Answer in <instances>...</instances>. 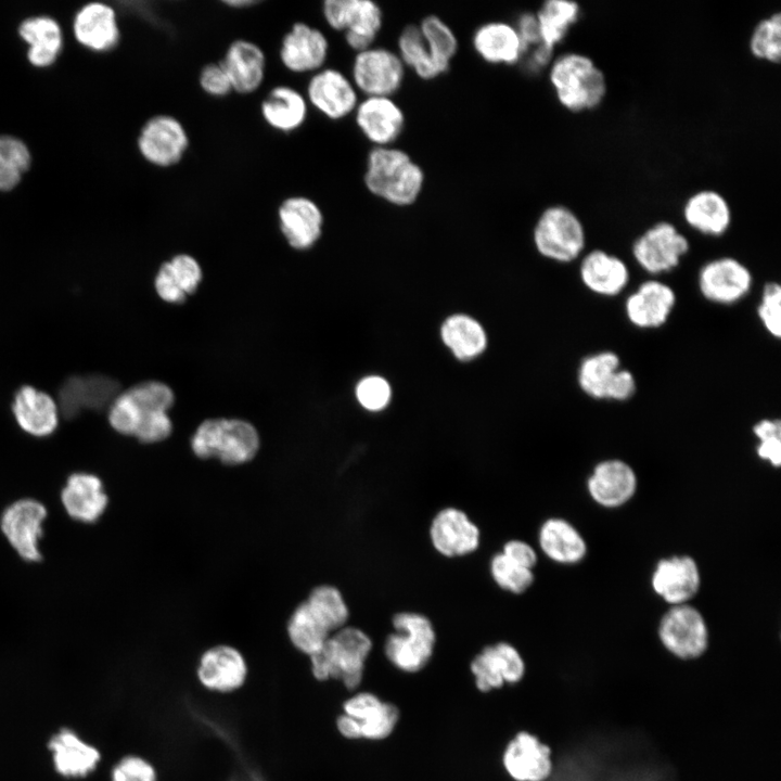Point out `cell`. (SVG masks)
Wrapping results in <instances>:
<instances>
[{
    "label": "cell",
    "mask_w": 781,
    "mask_h": 781,
    "mask_svg": "<svg viewBox=\"0 0 781 781\" xmlns=\"http://www.w3.org/2000/svg\"><path fill=\"white\" fill-rule=\"evenodd\" d=\"M175 402L172 389L161 381L138 383L119 394L107 408L114 431L140 443L155 444L172 433L168 411Z\"/></svg>",
    "instance_id": "1"
},
{
    "label": "cell",
    "mask_w": 781,
    "mask_h": 781,
    "mask_svg": "<svg viewBox=\"0 0 781 781\" xmlns=\"http://www.w3.org/2000/svg\"><path fill=\"white\" fill-rule=\"evenodd\" d=\"M366 189L394 206H410L420 197L425 174L405 150L392 146L372 148L363 172Z\"/></svg>",
    "instance_id": "2"
},
{
    "label": "cell",
    "mask_w": 781,
    "mask_h": 781,
    "mask_svg": "<svg viewBox=\"0 0 781 781\" xmlns=\"http://www.w3.org/2000/svg\"><path fill=\"white\" fill-rule=\"evenodd\" d=\"M372 646L371 638L363 630L346 625L308 657L310 675L317 682L338 681L347 691L355 692L363 681Z\"/></svg>",
    "instance_id": "3"
},
{
    "label": "cell",
    "mask_w": 781,
    "mask_h": 781,
    "mask_svg": "<svg viewBox=\"0 0 781 781\" xmlns=\"http://www.w3.org/2000/svg\"><path fill=\"white\" fill-rule=\"evenodd\" d=\"M549 81L559 103L571 112L597 107L606 94L603 72L587 55L566 52L553 57Z\"/></svg>",
    "instance_id": "4"
},
{
    "label": "cell",
    "mask_w": 781,
    "mask_h": 781,
    "mask_svg": "<svg viewBox=\"0 0 781 781\" xmlns=\"http://www.w3.org/2000/svg\"><path fill=\"white\" fill-rule=\"evenodd\" d=\"M259 447L258 431L242 419H207L191 437V449L197 458L216 459L226 465H242L252 461Z\"/></svg>",
    "instance_id": "5"
},
{
    "label": "cell",
    "mask_w": 781,
    "mask_h": 781,
    "mask_svg": "<svg viewBox=\"0 0 781 781\" xmlns=\"http://www.w3.org/2000/svg\"><path fill=\"white\" fill-rule=\"evenodd\" d=\"M394 632L384 642L387 661L400 671L414 674L431 661L436 643L432 622L417 612H399L392 618Z\"/></svg>",
    "instance_id": "6"
},
{
    "label": "cell",
    "mask_w": 781,
    "mask_h": 781,
    "mask_svg": "<svg viewBox=\"0 0 781 781\" xmlns=\"http://www.w3.org/2000/svg\"><path fill=\"white\" fill-rule=\"evenodd\" d=\"M534 245L543 257L571 263L586 246V232L581 220L568 207L552 205L542 210L533 231Z\"/></svg>",
    "instance_id": "7"
},
{
    "label": "cell",
    "mask_w": 781,
    "mask_h": 781,
    "mask_svg": "<svg viewBox=\"0 0 781 781\" xmlns=\"http://www.w3.org/2000/svg\"><path fill=\"white\" fill-rule=\"evenodd\" d=\"M321 13L355 53L374 46L384 22L382 8L372 0H325Z\"/></svg>",
    "instance_id": "8"
},
{
    "label": "cell",
    "mask_w": 781,
    "mask_h": 781,
    "mask_svg": "<svg viewBox=\"0 0 781 781\" xmlns=\"http://www.w3.org/2000/svg\"><path fill=\"white\" fill-rule=\"evenodd\" d=\"M577 384L584 394L597 400L626 401L637 390L635 375L622 368L619 356L612 350L586 356L577 370Z\"/></svg>",
    "instance_id": "9"
},
{
    "label": "cell",
    "mask_w": 781,
    "mask_h": 781,
    "mask_svg": "<svg viewBox=\"0 0 781 781\" xmlns=\"http://www.w3.org/2000/svg\"><path fill=\"white\" fill-rule=\"evenodd\" d=\"M406 69L396 51L372 46L355 53L349 78L363 97L393 98L404 85Z\"/></svg>",
    "instance_id": "10"
},
{
    "label": "cell",
    "mask_w": 781,
    "mask_h": 781,
    "mask_svg": "<svg viewBox=\"0 0 781 781\" xmlns=\"http://www.w3.org/2000/svg\"><path fill=\"white\" fill-rule=\"evenodd\" d=\"M194 674L200 687L206 692L231 695L246 686L249 666L240 649L218 643L201 653Z\"/></svg>",
    "instance_id": "11"
},
{
    "label": "cell",
    "mask_w": 781,
    "mask_h": 781,
    "mask_svg": "<svg viewBox=\"0 0 781 781\" xmlns=\"http://www.w3.org/2000/svg\"><path fill=\"white\" fill-rule=\"evenodd\" d=\"M137 148L149 164L169 168L178 165L190 148L183 123L170 114H156L145 120L137 137Z\"/></svg>",
    "instance_id": "12"
},
{
    "label": "cell",
    "mask_w": 781,
    "mask_h": 781,
    "mask_svg": "<svg viewBox=\"0 0 781 781\" xmlns=\"http://www.w3.org/2000/svg\"><path fill=\"white\" fill-rule=\"evenodd\" d=\"M690 243L671 222L660 221L641 233L632 243L636 263L656 276L677 268L689 252Z\"/></svg>",
    "instance_id": "13"
},
{
    "label": "cell",
    "mask_w": 781,
    "mask_h": 781,
    "mask_svg": "<svg viewBox=\"0 0 781 781\" xmlns=\"http://www.w3.org/2000/svg\"><path fill=\"white\" fill-rule=\"evenodd\" d=\"M664 648L681 660L700 657L708 646V628L699 610L680 604L670 606L658 624Z\"/></svg>",
    "instance_id": "14"
},
{
    "label": "cell",
    "mask_w": 781,
    "mask_h": 781,
    "mask_svg": "<svg viewBox=\"0 0 781 781\" xmlns=\"http://www.w3.org/2000/svg\"><path fill=\"white\" fill-rule=\"evenodd\" d=\"M304 94L309 106L334 121L353 115L360 100L349 76L330 66L309 76Z\"/></svg>",
    "instance_id": "15"
},
{
    "label": "cell",
    "mask_w": 781,
    "mask_h": 781,
    "mask_svg": "<svg viewBox=\"0 0 781 781\" xmlns=\"http://www.w3.org/2000/svg\"><path fill=\"white\" fill-rule=\"evenodd\" d=\"M47 514L46 507L31 498L16 500L2 512L0 528L11 547L27 562L41 559L39 541Z\"/></svg>",
    "instance_id": "16"
},
{
    "label": "cell",
    "mask_w": 781,
    "mask_h": 781,
    "mask_svg": "<svg viewBox=\"0 0 781 781\" xmlns=\"http://www.w3.org/2000/svg\"><path fill=\"white\" fill-rule=\"evenodd\" d=\"M330 42L325 34L306 22H295L281 38L279 60L293 74H313L325 67Z\"/></svg>",
    "instance_id": "17"
},
{
    "label": "cell",
    "mask_w": 781,
    "mask_h": 781,
    "mask_svg": "<svg viewBox=\"0 0 781 781\" xmlns=\"http://www.w3.org/2000/svg\"><path fill=\"white\" fill-rule=\"evenodd\" d=\"M753 276L750 269L733 257H718L705 263L697 274L701 295L710 303L732 305L750 293Z\"/></svg>",
    "instance_id": "18"
},
{
    "label": "cell",
    "mask_w": 781,
    "mask_h": 781,
    "mask_svg": "<svg viewBox=\"0 0 781 781\" xmlns=\"http://www.w3.org/2000/svg\"><path fill=\"white\" fill-rule=\"evenodd\" d=\"M525 669L521 653L504 641L485 646L470 663L474 684L483 693L520 682Z\"/></svg>",
    "instance_id": "19"
},
{
    "label": "cell",
    "mask_w": 781,
    "mask_h": 781,
    "mask_svg": "<svg viewBox=\"0 0 781 781\" xmlns=\"http://www.w3.org/2000/svg\"><path fill=\"white\" fill-rule=\"evenodd\" d=\"M353 116L372 148L394 145L406 125L405 113L392 97H364L359 100Z\"/></svg>",
    "instance_id": "20"
},
{
    "label": "cell",
    "mask_w": 781,
    "mask_h": 781,
    "mask_svg": "<svg viewBox=\"0 0 781 781\" xmlns=\"http://www.w3.org/2000/svg\"><path fill=\"white\" fill-rule=\"evenodd\" d=\"M279 229L294 249L307 251L321 238L324 216L318 203L306 195H290L277 210Z\"/></svg>",
    "instance_id": "21"
},
{
    "label": "cell",
    "mask_w": 781,
    "mask_h": 781,
    "mask_svg": "<svg viewBox=\"0 0 781 781\" xmlns=\"http://www.w3.org/2000/svg\"><path fill=\"white\" fill-rule=\"evenodd\" d=\"M502 764L514 781H547L554 771L551 748L528 731L517 732L508 742Z\"/></svg>",
    "instance_id": "22"
},
{
    "label": "cell",
    "mask_w": 781,
    "mask_h": 781,
    "mask_svg": "<svg viewBox=\"0 0 781 781\" xmlns=\"http://www.w3.org/2000/svg\"><path fill=\"white\" fill-rule=\"evenodd\" d=\"M428 535L434 549L446 558L469 555L477 550L481 541L477 525L464 511L453 507L436 513Z\"/></svg>",
    "instance_id": "23"
},
{
    "label": "cell",
    "mask_w": 781,
    "mask_h": 781,
    "mask_svg": "<svg viewBox=\"0 0 781 781\" xmlns=\"http://www.w3.org/2000/svg\"><path fill=\"white\" fill-rule=\"evenodd\" d=\"M343 714L349 716L358 739L379 741L388 738L399 721V709L369 691H356L342 703Z\"/></svg>",
    "instance_id": "24"
},
{
    "label": "cell",
    "mask_w": 781,
    "mask_h": 781,
    "mask_svg": "<svg viewBox=\"0 0 781 781\" xmlns=\"http://www.w3.org/2000/svg\"><path fill=\"white\" fill-rule=\"evenodd\" d=\"M677 302L675 291L667 283L650 279L638 285L625 300L627 320L642 330L658 329L664 325Z\"/></svg>",
    "instance_id": "25"
},
{
    "label": "cell",
    "mask_w": 781,
    "mask_h": 781,
    "mask_svg": "<svg viewBox=\"0 0 781 781\" xmlns=\"http://www.w3.org/2000/svg\"><path fill=\"white\" fill-rule=\"evenodd\" d=\"M219 61L230 79L232 91L238 94L255 93L266 79V53L252 40L234 39L228 44Z\"/></svg>",
    "instance_id": "26"
},
{
    "label": "cell",
    "mask_w": 781,
    "mask_h": 781,
    "mask_svg": "<svg viewBox=\"0 0 781 781\" xmlns=\"http://www.w3.org/2000/svg\"><path fill=\"white\" fill-rule=\"evenodd\" d=\"M117 381L103 374L75 375L68 377L59 392L60 413L76 417L81 410L108 408L119 394Z\"/></svg>",
    "instance_id": "27"
},
{
    "label": "cell",
    "mask_w": 781,
    "mask_h": 781,
    "mask_svg": "<svg viewBox=\"0 0 781 781\" xmlns=\"http://www.w3.org/2000/svg\"><path fill=\"white\" fill-rule=\"evenodd\" d=\"M651 585L666 603L687 604L699 591L701 575L695 560L689 555H674L657 562Z\"/></svg>",
    "instance_id": "28"
},
{
    "label": "cell",
    "mask_w": 781,
    "mask_h": 781,
    "mask_svg": "<svg viewBox=\"0 0 781 781\" xmlns=\"http://www.w3.org/2000/svg\"><path fill=\"white\" fill-rule=\"evenodd\" d=\"M637 475L633 469L619 459L599 462L587 481L591 499L601 507L614 509L626 504L636 494Z\"/></svg>",
    "instance_id": "29"
},
{
    "label": "cell",
    "mask_w": 781,
    "mask_h": 781,
    "mask_svg": "<svg viewBox=\"0 0 781 781\" xmlns=\"http://www.w3.org/2000/svg\"><path fill=\"white\" fill-rule=\"evenodd\" d=\"M11 408L20 428L34 437L50 436L59 426L61 413L56 400L31 385L15 392Z\"/></svg>",
    "instance_id": "30"
},
{
    "label": "cell",
    "mask_w": 781,
    "mask_h": 781,
    "mask_svg": "<svg viewBox=\"0 0 781 781\" xmlns=\"http://www.w3.org/2000/svg\"><path fill=\"white\" fill-rule=\"evenodd\" d=\"M73 33L81 46L98 52L114 49L120 39L116 12L103 2L80 8L73 21Z\"/></svg>",
    "instance_id": "31"
},
{
    "label": "cell",
    "mask_w": 781,
    "mask_h": 781,
    "mask_svg": "<svg viewBox=\"0 0 781 781\" xmlns=\"http://www.w3.org/2000/svg\"><path fill=\"white\" fill-rule=\"evenodd\" d=\"M61 501L66 513L75 521L94 523L105 512L108 497L100 477L77 472L68 476L61 491Z\"/></svg>",
    "instance_id": "32"
},
{
    "label": "cell",
    "mask_w": 781,
    "mask_h": 781,
    "mask_svg": "<svg viewBox=\"0 0 781 781\" xmlns=\"http://www.w3.org/2000/svg\"><path fill=\"white\" fill-rule=\"evenodd\" d=\"M474 52L491 65L511 66L521 62L523 44L515 26L490 21L477 26L472 35Z\"/></svg>",
    "instance_id": "33"
},
{
    "label": "cell",
    "mask_w": 781,
    "mask_h": 781,
    "mask_svg": "<svg viewBox=\"0 0 781 781\" xmlns=\"http://www.w3.org/2000/svg\"><path fill=\"white\" fill-rule=\"evenodd\" d=\"M579 277L585 287L591 293L612 297L626 289L630 273L623 259L598 248L582 257Z\"/></svg>",
    "instance_id": "34"
},
{
    "label": "cell",
    "mask_w": 781,
    "mask_h": 781,
    "mask_svg": "<svg viewBox=\"0 0 781 781\" xmlns=\"http://www.w3.org/2000/svg\"><path fill=\"white\" fill-rule=\"evenodd\" d=\"M309 105L305 94L290 85L272 87L260 102V115L273 130L291 133L304 126Z\"/></svg>",
    "instance_id": "35"
},
{
    "label": "cell",
    "mask_w": 781,
    "mask_h": 781,
    "mask_svg": "<svg viewBox=\"0 0 781 781\" xmlns=\"http://www.w3.org/2000/svg\"><path fill=\"white\" fill-rule=\"evenodd\" d=\"M682 215L690 228L709 236L725 234L732 220L729 203L714 190L692 194L683 205Z\"/></svg>",
    "instance_id": "36"
},
{
    "label": "cell",
    "mask_w": 781,
    "mask_h": 781,
    "mask_svg": "<svg viewBox=\"0 0 781 781\" xmlns=\"http://www.w3.org/2000/svg\"><path fill=\"white\" fill-rule=\"evenodd\" d=\"M52 752L55 770L66 778H84L92 772L100 759V752L82 741L73 730L64 728L48 744Z\"/></svg>",
    "instance_id": "37"
},
{
    "label": "cell",
    "mask_w": 781,
    "mask_h": 781,
    "mask_svg": "<svg viewBox=\"0 0 781 781\" xmlns=\"http://www.w3.org/2000/svg\"><path fill=\"white\" fill-rule=\"evenodd\" d=\"M202 280L199 261L189 254H177L163 263L155 277L157 295L170 304H182Z\"/></svg>",
    "instance_id": "38"
},
{
    "label": "cell",
    "mask_w": 781,
    "mask_h": 781,
    "mask_svg": "<svg viewBox=\"0 0 781 781\" xmlns=\"http://www.w3.org/2000/svg\"><path fill=\"white\" fill-rule=\"evenodd\" d=\"M538 543L543 554L559 564L579 563L587 553V543L581 534L560 517L548 518L541 524Z\"/></svg>",
    "instance_id": "39"
},
{
    "label": "cell",
    "mask_w": 781,
    "mask_h": 781,
    "mask_svg": "<svg viewBox=\"0 0 781 781\" xmlns=\"http://www.w3.org/2000/svg\"><path fill=\"white\" fill-rule=\"evenodd\" d=\"M18 36L28 44L27 60L35 67L51 66L62 50L61 27L50 16L25 18L18 26Z\"/></svg>",
    "instance_id": "40"
},
{
    "label": "cell",
    "mask_w": 781,
    "mask_h": 781,
    "mask_svg": "<svg viewBox=\"0 0 781 781\" xmlns=\"http://www.w3.org/2000/svg\"><path fill=\"white\" fill-rule=\"evenodd\" d=\"M440 337L445 346L461 361L477 358L487 347L484 327L465 313H454L446 318L440 328Z\"/></svg>",
    "instance_id": "41"
},
{
    "label": "cell",
    "mask_w": 781,
    "mask_h": 781,
    "mask_svg": "<svg viewBox=\"0 0 781 781\" xmlns=\"http://www.w3.org/2000/svg\"><path fill=\"white\" fill-rule=\"evenodd\" d=\"M406 68L423 80H433L447 73L430 54L418 25L405 26L397 38V50Z\"/></svg>",
    "instance_id": "42"
},
{
    "label": "cell",
    "mask_w": 781,
    "mask_h": 781,
    "mask_svg": "<svg viewBox=\"0 0 781 781\" xmlns=\"http://www.w3.org/2000/svg\"><path fill=\"white\" fill-rule=\"evenodd\" d=\"M577 2L548 0L535 13L542 44L554 50L579 17Z\"/></svg>",
    "instance_id": "43"
},
{
    "label": "cell",
    "mask_w": 781,
    "mask_h": 781,
    "mask_svg": "<svg viewBox=\"0 0 781 781\" xmlns=\"http://www.w3.org/2000/svg\"><path fill=\"white\" fill-rule=\"evenodd\" d=\"M286 635L292 646L307 657L318 652L331 636L305 601L289 617Z\"/></svg>",
    "instance_id": "44"
},
{
    "label": "cell",
    "mask_w": 781,
    "mask_h": 781,
    "mask_svg": "<svg viewBox=\"0 0 781 781\" xmlns=\"http://www.w3.org/2000/svg\"><path fill=\"white\" fill-rule=\"evenodd\" d=\"M305 602L331 635L346 626L349 609L338 588L319 585L310 590Z\"/></svg>",
    "instance_id": "45"
},
{
    "label": "cell",
    "mask_w": 781,
    "mask_h": 781,
    "mask_svg": "<svg viewBox=\"0 0 781 781\" xmlns=\"http://www.w3.org/2000/svg\"><path fill=\"white\" fill-rule=\"evenodd\" d=\"M432 57L446 72L456 56L459 42L452 28L435 14L426 15L418 25Z\"/></svg>",
    "instance_id": "46"
},
{
    "label": "cell",
    "mask_w": 781,
    "mask_h": 781,
    "mask_svg": "<svg viewBox=\"0 0 781 781\" xmlns=\"http://www.w3.org/2000/svg\"><path fill=\"white\" fill-rule=\"evenodd\" d=\"M31 165V154L20 139L0 135V191H11Z\"/></svg>",
    "instance_id": "47"
},
{
    "label": "cell",
    "mask_w": 781,
    "mask_h": 781,
    "mask_svg": "<svg viewBox=\"0 0 781 781\" xmlns=\"http://www.w3.org/2000/svg\"><path fill=\"white\" fill-rule=\"evenodd\" d=\"M489 572L500 589L513 594L524 593L535 579L533 569L515 563L502 552L492 555Z\"/></svg>",
    "instance_id": "48"
},
{
    "label": "cell",
    "mask_w": 781,
    "mask_h": 781,
    "mask_svg": "<svg viewBox=\"0 0 781 781\" xmlns=\"http://www.w3.org/2000/svg\"><path fill=\"white\" fill-rule=\"evenodd\" d=\"M752 54L770 63H779L781 57V15L774 13L761 20L754 28L750 39Z\"/></svg>",
    "instance_id": "49"
},
{
    "label": "cell",
    "mask_w": 781,
    "mask_h": 781,
    "mask_svg": "<svg viewBox=\"0 0 781 781\" xmlns=\"http://www.w3.org/2000/svg\"><path fill=\"white\" fill-rule=\"evenodd\" d=\"M753 433L758 439L756 453L758 458L774 468L781 463V422L779 419H761L753 425Z\"/></svg>",
    "instance_id": "50"
},
{
    "label": "cell",
    "mask_w": 781,
    "mask_h": 781,
    "mask_svg": "<svg viewBox=\"0 0 781 781\" xmlns=\"http://www.w3.org/2000/svg\"><path fill=\"white\" fill-rule=\"evenodd\" d=\"M356 398L359 405L370 411L384 410L392 399V387L388 381L381 375H368L356 385Z\"/></svg>",
    "instance_id": "51"
},
{
    "label": "cell",
    "mask_w": 781,
    "mask_h": 781,
    "mask_svg": "<svg viewBox=\"0 0 781 781\" xmlns=\"http://www.w3.org/2000/svg\"><path fill=\"white\" fill-rule=\"evenodd\" d=\"M757 316L765 330L774 338L781 337V286L767 282L761 292Z\"/></svg>",
    "instance_id": "52"
},
{
    "label": "cell",
    "mask_w": 781,
    "mask_h": 781,
    "mask_svg": "<svg viewBox=\"0 0 781 781\" xmlns=\"http://www.w3.org/2000/svg\"><path fill=\"white\" fill-rule=\"evenodd\" d=\"M112 781H159L156 766L148 758L129 754L112 769Z\"/></svg>",
    "instance_id": "53"
},
{
    "label": "cell",
    "mask_w": 781,
    "mask_h": 781,
    "mask_svg": "<svg viewBox=\"0 0 781 781\" xmlns=\"http://www.w3.org/2000/svg\"><path fill=\"white\" fill-rule=\"evenodd\" d=\"M197 82L202 91L212 98L221 99L233 92L220 61L204 64L199 72Z\"/></svg>",
    "instance_id": "54"
},
{
    "label": "cell",
    "mask_w": 781,
    "mask_h": 781,
    "mask_svg": "<svg viewBox=\"0 0 781 781\" xmlns=\"http://www.w3.org/2000/svg\"><path fill=\"white\" fill-rule=\"evenodd\" d=\"M514 26L523 44V54L542 43L540 40L537 18L534 13L526 12L521 14Z\"/></svg>",
    "instance_id": "55"
},
{
    "label": "cell",
    "mask_w": 781,
    "mask_h": 781,
    "mask_svg": "<svg viewBox=\"0 0 781 781\" xmlns=\"http://www.w3.org/2000/svg\"><path fill=\"white\" fill-rule=\"evenodd\" d=\"M501 552L524 567L533 569L537 564L538 558L536 550L523 540L511 539L507 541Z\"/></svg>",
    "instance_id": "56"
},
{
    "label": "cell",
    "mask_w": 781,
    "mask_h": 781,
    "mask_svg": "<svg viewBox=\"0 0 781 781\" xmlns=\"http://www.w3.org/2000/svg\"><path fill=\"white\" fill-rule=\"evenodd\" d=\"M258 3H259V1H257V0H225V1H222V4H225L231 9L249 8V7L256 5Z\"/></svg>",
    "instance_id": "57"
}]
</instances>
